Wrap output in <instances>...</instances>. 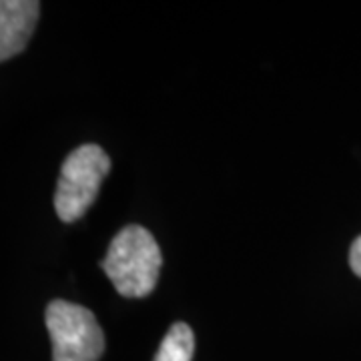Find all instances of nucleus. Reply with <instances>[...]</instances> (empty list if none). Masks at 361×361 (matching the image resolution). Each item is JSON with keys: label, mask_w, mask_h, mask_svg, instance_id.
<instances>
[{"label": "nucleus", "mask_w": 361, "mask_h": 361, "mask_svg": "<svg viewBox=\"0 0 361 361\" xmlns=\"http://www.w3.org/2000/svg\"><path fill=\"white\" fill-rule=\"evenodd\" d=\"M37 0H0V63L25 51L39 23Z\"/></svg>", "instance_id": "obj_4"}, {"label": "nucleus", "mask_w": 361, "mask_h": 361, "mask_svg": "<svg viewBox=\"0 0 361 361\" xmlns=\"http://www.w3.org/2000/svg\"><path fill=\"white\" fill-rule=\"evenodd\" d=\"M111 159L99 145H82L66 157L54 193V209L63 223L78 221L94 203Z\"/></svg>", "instance_id": "obj_2"}, {"label": "nucleus", "mask_w": 361, "mask_h": 361, "mask_svg": "<svg viewBox=\"0 0 361 361\" xmlns=\"http://www.w3.org/2000/svg\"><path fill=\"white\" fill-rule=\"evenodd\" d=\"M52 341V361H99L104 336L94 313L65 299H54L44 313Z\"/></svg>", "instance_id": "obj_3"}, {"label": "nucleus", "mask_w": 361, "mask_h": 361, "mask_svg": "<svg viewBox=\"0 0 361 361\" xmlns=\"http://www.w3.org/2000/svg\"><path fill=\"white\" fill-rule=\"evenodd\" d=\"M195 353V336L187 323H175L161 341L153 361H191Z\"/></svg>", "instance_id": "obj_5"}, {"label": "nucleus", "mask_w": 361, "mask_h": 361, "mask_svg": "<svg viewBox=\"0 0 361 361\" xmlns=\"http://www.w3.org/2000/svg\"><path fill=\"white\" fill-rule=\"evenodd\" d=\"M163 257L155 237L141 225H127L111 241L101 267L123 297H147L155 289Z\"/></svg>", "instance_id": "obj_1"}, {"label": "nucleus", "mask_w": 361, "mask_h": 361, "mask_svg": "<svg viewBox=\"0 0 361 361\" xmlns=\"http://www.w3.org/2000/svg\"><path fill=\"white\" fill-rule=\"evenodd\" d=\"M349 265L353 273L361 277V237H357L351 245V251H349Z\"/></svg>", "instance_id": "obj_6"}]
</instances>
